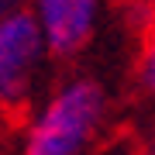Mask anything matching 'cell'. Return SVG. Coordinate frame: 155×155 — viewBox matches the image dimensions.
<instances>
[{"instance_id": "cell-1", "label": "cell", "mask_w": 155, "mask_h": 155, "mask_svg": "<svg viewBox=\"0 0 155 155\" xmlns=\"http://www.w3.org/2000/svg\"><path fill=\"white\" fill-rule=\"evenodd\" d=\"M110 114L107 86L97 76H69L31 110L21 155H86Z\"/></svg>"}, {"instance_id": "cell-2", "label": "cell", "mask_w": 155, "mask_h": 155, "mask_svg": "<svg viewBox=\"0 0 155 155\" xmlns=\"http://www.w3.org/2000/svg\"><path fill=\"white\" fill-rule=\"evenodd\" d=\"M48 59L41 28L28 7L0 17V117H21L31 107Z\"/></svg>"}, {"instance_id": "cell-3", "label": "cell", "mask_w": 155, "mask_h": 155, "mask_svg": "<svg viewBox=\"0 0 155 155\" xmlns=\"http://www.w3.org/2000/svg\"><path fill=\"white\" fill-rule=\"evenodd\" d=\"M100 4L104 0H28L52 59L69 62L90 48L100 24Z\"/></svg>"}, {"instance_id": "cell-4", "label": "cell", "mask_w": 155, "mask_h": 155, "mask_svg": "<svg viewBox=\"0 0 155 155\" xmlns=\"http://www.w3.org/2000/svg\"><path fill=\"white\" fill-rule=\"evenodd\" d=\"M134 83H138V90L145 97H155V35L141 48V59L134 66Z\"/></svg>"}, {"instance_id": "cell-5", "label": "cell", "mask_w": 155, "mask_h": 155, "mask_svg": "<svg viewBox=\"0 0 155 155\" xmlns=\"http://www.w3.org/2000/svg\"><path fill=\"white\" fill-rule=\"evenodd\" d=\"M17 7H28V0H0V17L11 14V11H17Z\"/></svg>"}, {"instance_id": "cell-6", "label": "cell", "mask_w": 155, "mask_h": 155, "mask_svg": "<svg viewBox=\"0 0 155 155\" xmlns=\"http://www.w3.org/2000/svg\"><path fill=\"white\" fill-rule=\"evenodd\" d=\"M145 155H155V127H152V134H148V141H145Z\"/></svg>"}]
</instances>
